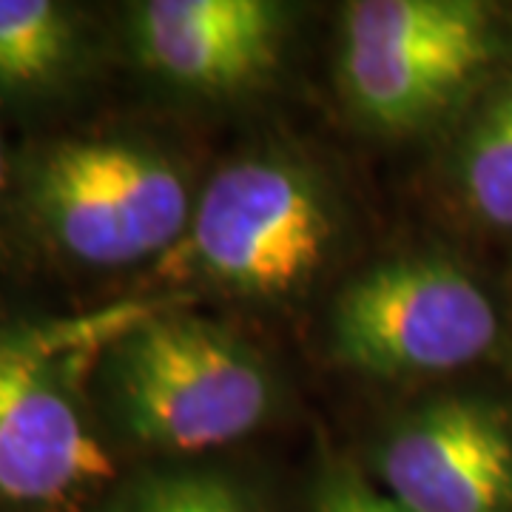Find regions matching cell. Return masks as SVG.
Here are the masks:
<instances>
[{
    "label": "cell",
    "mask_w": 512,
    "mask_h": 512,
    "mask_svg": "<svg viewBox=\"0 0 512 512\" xmlns=\"http://www.w3.org/2000/svg\"><path fill=\"white\" fill-rule=\"evenodd\" d=\"M493 299L444 256H399L359 274L336 296L330 345L342 365L382 379L447 373L498 342Z\"/></svg>",
    "instance_id": "cell-6"
},
{
    "label": "cell",
    "mask_w": 512,
    "mask_h": 512,
    "mask_svg": "<svg viewBox=\"0 0 512 512\" xmlns=\"http://www.w3.org/2000/svg\"><path fill=\"white\" fill-rule=\"evenodd\" d=\"M407 512H512V430L487 402L441 396L407 413L376 456Z\"/></svg>",
    "instance_id": "cell-7"
},
{
    "label": "cell",
    "mask_w": 512,
    "mask_h": 512,
    "mask_svg": "<svg viewBox=\"0 0 512 512\" xmlns=\"http://www.w3.org/2000/svg\"><path fill=\"white\" fill-rule=\"evenodd\" d=\"M146 313L0 325V510L72 512L117 476L94 427L89 376Z\"/></svg>",
    "instance_id": "cell-1"
},
{
    "label": "cell",
    "mask_w": 512,
    "mask_h": 512,
    "mask_svg": "<svg viewBox=\"0 0 512 512\" xmlns=\"http://www.w3.org/2000/svg\"><path fill=\"white\" fill-rule=\"evenodd\" d=\"M493 57V18L481 3L356 0L345 9L339 80L362 123L416 134L453 109Z\"/></svg>",
    "instance_id": "cell-5"
},
{
    "label": "cell",
    "mask_w": 512,
    "mask_h": 512,
    "mask_svg": "<svg viewBox=\"0 0 512 512\" xmlns=\"http://www.w3.org/2000/svg\"><path fill=\"white\" fill-rule=\"evenodd\" d=\"M288 12L271 0H148L131 9V40L148 69L208 97L251 92L271 77Z\"/></svg>",
    "instance_id": "cell-8"
},
{
    "label": "cell",
    "mask_w": 512,
    "mask_h": 512,
    "mask_svg": "<svg viewBox=\"0 0 512 512\" xmlns=\"http://www.w3.org/2000/svg\"><path fill=\"white\" fill-rule=\"evenodd\" d=\"M80 57V26L55 0H0V94L52 89Z\"/></svg>",
    "instance_id": "cell-9"
},
{
    "label": "cell",
    "mask_w": 512,
    "mask_h": 512,
    "mask_svg": "<svg viewBox=\"0 0 512 512\" xmlns=\"http://www.w3.org/2000/svg\"><path fill=\"white\" fill-rule=\"evenodd\" d=\"M100 370L120 427L163 453L231 444L274 407L262 356L200 316L148 311L111 342Z\"/></svg>",
    "instance_id": "cell-3"
},
{
    "label": "cell",
    "mask_w": 512,
    "mask_h": 512,
    "mask_svg": "<svg viewBox=\"0 0 512 512\" xmlns=\"http://www.w3.org/2000/svg\"><path fill=\"white\" fill-rule=\"evenodd\" d=\"M339 242V202L325 177L285 151L222 165L194 202L183 239L165 254L180 279L282 299L325 271Z\"/></svg>",
    "instance_id": "cell-2"
},
{
    "label": "cell",
    "mask_w": 512,
    "mask_h": 512,
    "mask_svg": "<svg viewBox=\"0 0 512 512\" xmlns=\"http://www.w3.org/2000/svg\"><path fill=\"white\" fill-rule=\"evenodd\" d=\"M26 200L43 234L92 268L168 254L194 214L180 163L137 140H60L29 168Z\"/></svg>",
    "instance_id": "cell-4"
},
{
    "label": "cell",
    "mask_w": 512,
    "mask_h": 512,
    "mask_svg": "<svg viewBox=\"0 0 512 512\" xmlns=\"http://www.w3.org/2000/svg\"><path fill=\"white\" fill-rule=\"evenodd\" d=\"M458 185L478 220L512 231V89L498 94L458 148Z\"/></svg>",
    "instance_id": "cell-10"
},
{
    "label": "cell",
    "mask_w": 512,
    "mask_h": 512,
    "mask_svg": "<svg viewBox=\"0 0 512 512\" xmlns=\"http://www.w3.org/2000/svg\"><path fill=\"white\" fill-rule=\"evenodd\" d=\"M316 512H407L382 490L367 487L362 478L333 476L316 498Z\"/></svg>",
    "instance_id": "cell-11"
},
{
    "label": "cell",
    "mask_w": 512,
    "mask_h": 512,
    "mask_svg": "<svg viewBox=\"0 0 512 512\" xmlns=\"http://www.w3.org/2000/svg\"><path fill=\"white\" fill-rule=\"evenodd\" d=\"M137 512H188L185 478H174V481H163L151 487L146 498L140 501Z\"/></svg>",
    "instance_id": "cell-13"
},
{
    "label": "cell",
    "mask_w": 512,
    "mask_h": 512,
    "mask_svg": "<svg viewBox=\"0 0 512 512\" xmlns=\"http://www.w3.org/2000/svg\"><path fill=\"white\" fill-rule=\"evenodd\" d=\"M188 512H251L248 501L220 478H185Z\"/></svg>",
    "instance_id": "cell-12"
},
{
    "label": "cell",
    "mask_w": 512,
    "mask_h": 512,
    "mask_svg": "<svg viewBox=\"0 0 512 512\" xmlns=\"http://www.w3.org/2000/svg\"><path fill=\"white\" fill-rule=\"evenodd\" d=\"M6 188V154H3V140H0V197Z\"/></svg>",
    "instance_id": "cell-14"
}]
</instances>
